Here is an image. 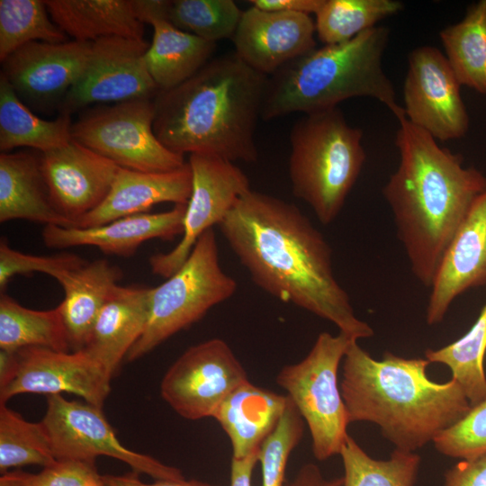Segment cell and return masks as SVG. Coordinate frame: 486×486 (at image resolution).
I'll return each mask as SVG.
<instances>
[{
	"instance_id": "obj_27",
	"label": "cell",
	"mask_w": 486,
	"mask_h": 486,
	"mask_svg": "<svg viewBox=\"0 0 486 486\" xmlns=\"http://www.w3.org/2000/svg\"><path fill=\"white\" fill-rule=\"evenodd\" d=\"M149 24L153 38L145 63L159 91L184 83L212 58L216 42L184 32L166 18L154 19Z\"/></svg>"
},
{
	"instance_id": "obj_30",
	"label": "cell",
	"mask_w": 486,
	"mask_h": 486,
	"mask_svg": "<svg viewBox=\"0 0 486 486\" xmlns=\"http://www.w3.org/2000/svg\"><path fill=\"white\" fill-rule=\"evenodd\" d=\"M27 347L62 352L71 350L59 308L47 310L28 309L1 292L0 348L17 351Z\"/></svg>"
},
{
	"instance_id": "obj_6",
	"label": "cell",
	"mask_w": 486,
	"mask_h": 486,
	"mask_svg": "<svg viewBox=\"0 0 486 486\" xmlns=\"http://www.w3.org/2000/svg\"><path fill=\"white\" fill-rule=\"evenodd\" d=\"M362 138L338 107L304 114L292 128V191L322 224L338 216L360 176L366 158Z\"/></svg>"
},
{
	"instance_id": "obj_10",
	"label": "cell",
	"mask_w": 486,
	"mask_h": 486,
	"mask_svg": "<svg viewBox=\"0 0 486 486\" xmlns=\"http://www.w3.org/2000/svg\"><path fill=\"white\" fill-rule=\"evenodd\" d=\"M41 420L56 460L95 462L100 455L127 464L133 472L155 480L184 478L181 471L123 446L105 418L103 409L86 401L49 395Z\"/></svg>"
},
{
	"instance_id": "obj_40",
	"label": "cell",
	"mask_w": 486,
	"mask_h": 486,
	"mask_svg": "<svg viewBox=\"0 0 486 486\" xmlns=\"http://www.w3.org/2000/svg\"><path fill=\"white\" fill-rule=\"evenodd\" d=\"M28 486H104L95 462L57 460L38 473H30Z\"/></svg>"
},
{
	"instance_id": "obj_17",
	"label": "cell",
	"mask_w": 486,
	"mask_h": 486,
	"mask_svg": "<svg viewBox=\"0 0 486 486\" xmlns=\"http://www.w3.org/2000/svg\"><path fill=\"white\" fill-rule=\"evenodd\" d=\"M40 167L54 207L74 227L103 202L120 168L73 139L40 153Z\"/></svg>"
},
{
	"instance_id": "obj_18",
	"label": "cell",
	"mask_w": 486,
	"mask_h": 486,
	"mask_svg": "<svg viewBox=\"0 0 486 486\" xmlns=\"http://www.w3.org/2000/svg\"><path fill=\"white\" fill-rule=\"evenodd\" d=\"M315 33L310 14L251 6L242 12L231 40L234 52L243 62L269 76L315 50Z\"/></svg>"
},
{
	"instance_id": "obj_41",
	"label": "cell",
	"mask_w": 486,
	"mask_h": 486,
	"mask_svg": "<svg viewBox=\"0 0 486 486\" xmlns=\"http://www.w3.org/2000/svg\"><path fill=\"white\" fill-rule=\"evenodd\" d=\"M442 486H486V454L458 462L446 472Z\"/></svg>"
},
{
	"instance_id": "obj_21",
	"label": "cell",
	"mask_w": 486,
	"mask_h": 486,
	"mask_svg": "<svg viewBox=\"0 0 486 486\" xmlns=\"http://www.w3.org/2000/svg\"><path fill=\"white\" fill-rule=\"evenodd\" d=\"M192 188L193 176L188 162L167 172H140L120 167L105 199L93 212L82 217L76 227L99 226L147 212L160 202L187 204Z\"/></svg>"
},
{
	"instance_id": "obj_3",
	"label": "cell",
	"mask_w": 486,
	"mask_h": 486,
	"mask_svg": "<svg viewBox=\"0 0 486 486\" xmlns=\"http://www.w3.org/2000/svg\"><path fill=\"white\" fill-rule=\"evenodd\" d=\"M268 76L235 52L210 59L179 86L154 98L153 130L169 150L255 163V131Z\"/></svg>"
},
{
	"instance_id": "obj_47",
	"label": "cell",
	"mask_w": 486,
	"mask_h": 486,
	"mask_svg": "<svg viewBox=\"0 0 486 486\" xmlns=\"http://www.w3.org/2000/svg\"><path fill=\"white\" fill-rule=\"evenodd\" d=\"M17 364L16 351L0 350V387L5 385L14 376Z\"/></svg>"
},
{
	"instance_id": "obj_25",
	"label": "cell",
	"mask_w": 486,
	"mask_h": 486,
	"mask_svg": "<svg viewBox=\"0 0 486 486\" xmlns=\"http://www.w3.org/2000/svg\"><path fill=\"white\" fill-rule=\"evenodd\" d=\"M122 276L117 266L97 259L69 271L58 281L65 292L58 308L72 351L86 345L102 308Z\"/></svg>"
},
{
	"instance_id": "obj_32",
	"label": "cell",
	"mask_w": 486,
	"mask_h": 486,
	"mask_svg": "<svg viewBox=\"0 0 486 486\" xmlns=\"http://www.w3.org/2000/svg\"><path fill=\"white\" fill-rule=\"evenodd\" d=\"M402 9L397 0H323L315 14L316 33L325 45L346 42Z\"/></svg>"
},
{
	"instance_id": "obj_12",
	"label": "cell",
	"mask_w": 486,
	"mask_h": 486,
	"mask_svg": "<svg viewBox=\"0 0 486 486\" xmlns=\"http://www.w3.org/2000/svg\"><path fill=\"white\" fill-rule=\"evenodd\" d=\"M193 188L184 217L179 243L167 253L149 258L153 274L168 278L188 258L199 238L219 225L238 199L250 189L244 172L234 162L218 156L194 153L188 160Z\"/></svg>"
},
{
	"instance_id": "obj_45",
	"label": "cell",
	"mask_w": 486,
	"mask_h": 486,
	"mask_svg": "<svg viewBox=\"0 0 486 486\" xmlns=\"http://www.w3.org/2000/svg\"><path fill=\"white\" fill-rule=\"evenodd\" d=\"M260 449L244 458H233L230 468V486H252L254 467L259 462Z\"/></svg>"
},
{
	"instance_id": "obj_33",
	"label": "cell",
	"mask_w": 486,
	"mask_h": 486,
	"mask_svg": "<svg viewBox=\"0 0 486 486\" xmlns=\"http://www.w3.org/2000/svg\"><path fill=\"white\" fill-rule=\"evenodd\" d=\"M339 455L344 467L341 486H414L421 461L414 452L396 448L389 459H374L349 435Z\"/></svg>"
},
{
	"instance_id": "obj_2",
	"label": "cell",
	"mask_w": 486,
	"mask_h": 486,
	"mask_svg": "<svg viewBox=\"0 0 486 486\" xmlns=\"http://www.w3.org/2000/svg\"><path fill=\"white\" fill-rule=\"evenodd\" d=\"M400 162L382 188L410 269L431 287L440 262L475 200L486 176L465 167L461 154L440 147L428 133L397 117Z\"/></svg>"
},
{
	"instance_id": "obj_31",
	"label": "cell",
	"mask_w": 486,
	"mask_h": 486,
	"mask_svg": "<svg viewBox=\"0 0 486 486\" xmlns=\"http://www.w3.org/2000/svg\"><path fill=\"white\" fill-rule=\"evenodd\" d=\"M485 353L486 303L466 334L441 348L427 349L425 358L429 363L446 364L474 406L486 399Z\"/></svg>"
},
{
	"instance_id": "obj_38",
	"label": "cell",
	"mask_w": 486,
	"mask_h": 486,
	"mask_svg": "<svg viewBox=\"0 0 486 486\" xmlns=\"http://www.w3.org/2000/svg\"><path fill=\"white\" fill-rule=\"evenodd\" d=\"M440 454L469 460L486 454V399L472 406L457 422L433 441Z\"/></svg>"
},
{
	"instance_id": "obj_46",
	"label": "cell",
	"mask_w": 486,
	"mask_h": 486,
	"mask_svg": "<svg viewBox=\"0 0 486 486\" xmlns=\"http://www.w3.org/2000/svg\"><path fill=\"white\" fill-rule=\"evenodd\" d=\"M168 0H132L137 18L143 23H150L157 18H166Z\"/></svg>"
},
{
	"instance_id": "obj_22",
	"label": "cell",
	"mask_w": 486,
	"mask_h": 486,
	"mask_svg": "<svg viewBox=\"0 0 486 486\" xmlns=\"http://www.w3.org/2000/svg\"><path fill=\"white\" fill-rule=\"evenodd\" d=\"M151 290L117 284L95 320L83 349L112 375L148 325Z\"/></svg>"
},
{
	"instance_id": "obj_26",
	"label": "cell",
	"mask_w": 486,
	"mask_h": 486,
	"mask_svg": "<svg viewBox=\"0 0 486 486\" xmlns=\"http://www.w3.org/2000/svg\"><path fill=\"white\" fill-rule=\"evenodd\" d=\"M53 22L69 37L94 42L109 37L142 40L144 24L132 0H47Z\"/></svg>"
},
{
	"instance_id": "obj_16",
	"label": "cell",
	"mask_w": 486,
	"mask_h": 486,
	"mask_svg": "<svg viewBox=\"0 0 486 486\" xmlns=\"http://www.w3.org/2000/svg\"><path fill=\"white\" fill-rule=\"evenodd\" d=\"M92 42H29L1 61V75L18 97L38 110H59L88 61Z\"/></svg>"
},
{
	"instance_id": "obj_28",
	"label": "cell",
	"mask_w": 486,
	"mask_h": 486,
	"mask_svg": "<svg viewBox=\"0 0 486 486\" xmlns=\"http://www.w3.org/2000/svg\"><path fill=\"white\" fill-rule=\"evenodd\" d=\"M69 114L60 113L55 120L34 114L18 97L0 74V149L7 153L15 148H31L40 153L65 145L72 140Z\"/></svg>"
},
{
	"instance_id": "obj_15",
	"label": "cell",
	"mask_w": 486,
	"mask_h": 486,
	"mask_svg": "<svg viewBox=\"0 0 486 486\" xmlns=\"http://www.w3.org/2000/svg\"><path fill=\"white\" fill-rule=\"evenodd\" d=\"M16 353L17 368L11 380L0 387V403L22 393L49 396L69 392L103 409L113 375L85 349L62 352L27 347Z\"/></svg>"
},
{
	"instance_id": "obj_37",
	"label": "cell",
	"mask_w": 486,
	"mask_h": 486,
	"mask_svg": "<svg viewBox=\"0 0 486 486\" xmlns=\"http://www.w3.org/2000/svg\"><path fill=\"white\" fill-rule=\"evenodd\" d=\"M303 432L304 420L289 398L276 428L260 446L262 486L284 485L289 456L301 442Z\"/></svg>"
},
{
	"instance_id": "obj_48",
	"label": "cell",
	"mask_w": 486,
	"mask_h": 486,
	"mask_svg": "<svg viewBox=\"0 0 486 486\" xmlns=\"http://www.w3.org/2000/svg\"><path fill=\"white\" fill-rule=\"evenodd\" d=\"M29 475L22 470L8 471L1 473L0 486H28Z\"/></svg>"
},
{
	"instance_id": "obj_36",
	"label": "cell",
	"mask_w": 486,
	"mask_h": 486,
	"mask_svg": "<svg viewBox=\"0 0 486 486\" xmlns=\"http://www.w3.org/2000/svg\"><path fill=\"white\" fill-rule=\"evenodd\" d=\"M242 12L232 0H173L166 20L176 28L217 42L232 39Z\"/></svg>"
},
{
	"instance_id": "obj_20",
	"label": "cell",
	"mask_w": 486,
	"mask_h": 486,
	"mask_svg": "<svg viewBox=\"0 0 486 486\" xmlns=\"http://www.w3.org/2000/svg\"><path fill=\"white\" fill-rule=\"evenodd\" d=\"M185 209L186 204H175L166 212L130 215L89 228L47 225L42 238L52 248L94 246L104 254L127 257L147 240L182 235Z\"/></svg>"
},
{
	"instance_id": "obj_7",
	"label": "cell",
	"mask_w": 486,
	"mask_h": 486,
	"mask_svg": "<svg viewBox=\"0 0 486 486\" xmlns=\"http://www.w3.org/2000/svg\"><path fill=\"white\" fill-rule=\"evenodd\" d=\"M237 288V282L220 265L215 231L210 229L199 238L183 266L152 287L148 325L126 359L134 361L151 352L230 298Z\"/></svg>"
},
{
	"instance_id": "obj_23",
	"label": "cell",
	"mask_w": 486,
	"mask_h": 486,
	"mask_svg": "<svg viewBox=\"0 0 486 486\" xmlns=\"http://www.w3.org/2000/svg\"><path fill=\"white\" fill-rule=\"evenodd\" d=\"M26 220L74 227L54 207L40 167V156L30 151L0 155V221Z\"/></svg>"
},
{
	"instance_id": "obj_14",
	"label": "cell",
	"mask_w": 486,
	"mask_h": 486,
	"mask_svg": "<svg viewBox=\"0 0 486 486\" xmlns=\"http://www.w3.org/2000/svg\"><path fill=\"white\" fill-rule=\"evenodd\" d=\"M461 85L446 56L436 47H417L408 58L403 85L407 120L436 140L464 137L470 119Z\"/></svg>"
},
{
	"instance_id": "obj_44",
	"label": "cell",
	"mask_w": 486,
	"mask_h": 486,
	"mask_svg": "<svg viewBox=\"0 0 486 486\" xmlns=\"http://www.w3.org/2000/svg\"><path fill=\"white\" fill-rule=\"evenodd\" d=\"M343 478L327 479L314 464L302 465L296 476L284 486H341Z\"/></svg>"
},
{
	"instance_id": "obj_19",
	"label": "cell",
	"mask_w": 486,
	"mask_h": 486,
	"mask_svg": "<svg viewBox=\"0 0 486 486\" xmlns=\"http://www.w3.org/2000/svg\"><path fill=\"white\" fill-rule=\"evenodd\" d=\"M486 284V191L450 241L431 284L426 320L440 323L456 297Z\"/></svg>"
},
{
	"instance_id": "obj_43",
	"label": "cell",
	"mask_w": 486,
	"mask_h": 486,
	"mask_svg": "<svg viewBox=\"0 0 486 486\" xmlns=\"http://www.w3.org/2000/svg\"><path fill=\"white\" fill-rule=\"evenodd\" d=\"M323 0H250L252 6L266 11L316 14Z\"/></svg>"
},
{
	"instance_id": "obj_35",
	"label": "cell",
	"mask_w": 486,
	"mask_h": 486,
	"mask_svg": "<svg viewBox=\"0 0 486 486\" xmlns=\"http://www.w3.org/2000/svg\"><path fill=\"white\" fill-rule=\"evenodd\" d=\"M56 461L43 423L27 421L5 403H0L1 473L28 464L44 468Z\"/></svg>"
},
{
	"instance_id": "obj_29",
	"label": "cell",
	"mask_w": 486,
	"mask_h": 486,
	"mask_svg": "<svg viewBox=\"0 0 486 486\" xmlns=\"http://www.w3.org/2000/svg\"><path fill=\"white\" fill-rule=\"evenodd\" d=\"M445 56L461 86L486 95V0L439 32Z\"/></svg>"
},
{
	"instance_id": "obj_4",
	"label": "cell",
	"mask_w": 486,
	"mask_h": 486,
	"mask_svg": "<svg viewBox=\"0 0 486 486\" xmlns=\"http://www.w3.org/2000/svg\"><path fill=\"white\" fill-rule=\"evenodd\" d=\"M429 361L385 352L373 358L353 339L343 358L340 392L349 421L377 425L396 449L415 452L462 418L471 409L453 378L427 375Z\"/></svg>"
},
{
	"instance_id": "obj_34",
	"label": "cell",
	"mask_w": 486,
	"mask_h": 486,
	"mask_svg": "<svg viewBox=\"0 0 486 486\" xmlns=\"http://www.w3.org/2000/svg\"><path fill=\"white\" fill-rule=\"evenodd\" d=\"M68 40V35L50 17L45 1H0L1 61L29 42L61 43Z\"/></svg>"
},
{
	"instance_id": "obj_8",
	"label": "cell",
	"mask_w": 486,
	"mask_h": 486,
	"mask_svg": "<svg viewBox=\"0 0 486 486\" xmlns=\"http://www.w3.org/2000/svg\"><path fill=\"white\" fill-rule=\"evenodd\" d=\"M353 338L339 332H321L308 355L284 365L276 383L286 391L304 422L319 461L339 454L350 423L338 386V371Z\"/></svg>"
},
{
	"instance_id": "obj_42",
	"label": "cell",
	"mask_w": 486,
	"mask_h": 486,
	"mask_svg": "<svg viewBox=\"0 0 486 486\" xmlns=\"http://www.w3.org/2000/svg\"><path fill=\"white\" fill-rule=\"evenodd\" d=\"M135 472L124 474H104L102 475L104 486H217L197 480H156L154 482L147 483L142 482Z\"/></svg>"
},
{
	"instance_id": "obj_13",
	"label": "cell",
	"mask_w": 486,
	"mask_h": 486,
	"mask_svg": "<svg viewBox=\"0 0 486 486\" xmlns=\"http://www.w3.org/2000/svg\"><path fill=\"white\" fill-rule=\"evenodd\" d=\"M148 46L144 39L123 37L92 42L86 68L66 95L59 112L71 115L94 104L154 99L159 89L145 63Z\"/></svg>"
},
{
	"instance_id": "obj_5",
	"label": "cell",
	"mask_w": 486,
	"mask_h": 486,
	"mask_svg": "<svg viewBox=\"0 0 486 486\" xmlns=\"http://www.w3.org/2000/svg\"><path fill=\"white\" fill-rule=\"evenodd\" d=\"M389 35L387 27L374 26L289 62L268 76L261 118L318 112L356 97L376 99L399 117L405 112L382 68Z\"/></svg>"
},
{
	"instance_id": "obj_24",
	"label": "cell",
	"mask_w": 486,
	"mask_h": 486,
	"mask_svg": "<svg viewBox=\"0 0 486 486\" xmlns=\"http://www.w3.org/2000/svg\"><path fill=\"white\" fill-rule=\"evenodd\" d=\"M288 400L287 395L260 388L249 381L229 395L212 418L229 436L233 458H244L260 449L276 428Z\"/></svg>"
},
{
	"instance_id": "obj_39",
	"label": "cell",
	"mask_w": 486,
	"mask_h": 486,
	"mask_svg": "<svg viewBox=\"0 0 486 486\" xmlns=\"http://www.w3.org/2000/svg\"><path fill=\"white\" fill-rule=\"evenodd\" d=\"M86 261L76 254L60 253L53 256H34L12 248L4 238L0 241V289H5L16 274L43 273L58 282L69 271L80 267Z\"/></svg>"
},
{
	"instance_id": "obj_9",
	"label": "cell",
	"mask_w": 486,
	"mask_h": 486,
	"mask_svg": "<svg viewBox=\"0 0 486 486\" xmlns=\"http://www.w3.org/2000/svg\"><path fill=\"white\" fill-rule=\"evenodd\" d=\"M154 99L99 104L72 123L74 140L122 168L167 172L184 166V156L166 148L153 130Z\"/></svg>"
},
{
	"instance_id": "obj_11",
	"label": "cell",
	"mask_w": 486,
	"mask_h": 486,
	"mask_svg": "<svg viewBox=\"0 0 486 486\" xmlns=\"http://www.w3.org/2000/svg\"><path fill=\"white\" fill-rule=\"evenodd\" d=\"M248 380L230 346L211 338L185 350L162 378L163 400L182 418L213 417L222 402Z\"/></svg>"
},
{
	"instance_id": "obj_1",
	"label": "cell",
	"mask_w": 486,
	"mask_h": 486,
	"mask_svg": "<svg viewBox=\"0 0 486 486\" xmlns=\"http://www.w3.org/2000/svg\"><path fill=\"white\" fill-rule=\"evenodd\" d=\"M218 227L263 291L330 321L353 339L373 337L336 279L329 244L295 204L249 189Z\"/></svg>"
}]
</instances>
